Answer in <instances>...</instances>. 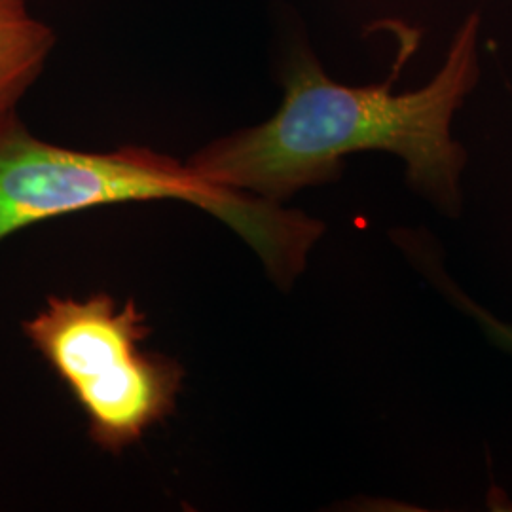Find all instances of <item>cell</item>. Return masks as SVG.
<instances>
[{"instance_id":"1","label":"cell","mask_w":512,"mask_h":512,"mask_svg":"<svg viewBox=\"0 0 512 512\" xmlns=\"http://www.w3.org/2000/svg\"><path fill=\"white\" fill-rule=\"evenodd\" d=\"M478 35L480 16L471 14L439 73L406 93L393 92V84L412 42L385 82L359 88L334 82L313 55H296L270 120L220 137L186 164L228 190L283 203L304 188L336 181L351 154L389 152L403 160L416 192L456 217L467 152L454 139L452 122L480 76Z\"/></svg>"},{"instance_id":"2","label":"cell","mask_w":512,"mask_h":512,"mask_svg":"<svg viewBox=\"0 0 512 512\" xmlns=\"http://www.w3.org/2000/svg\"><path fill=\"white\" fill-rule=\"evenodd\" d=\"M190 203L228 224L281 289L306 268L325 224L281 203L228 190L150 148L80 152L35 137L16 110L0 114V241L37 222L112 203Z\"/></svg>"},{"instance_id":"3","label":"cell","mask_w":512,"mask_h":512,"mask_svg":"<svg viewBox=\"0 0 512 512\" xmlns=\"http://www.w3.org/2000/svg\"><path fill=\"white\" fill-rule=\"evenodd\" d=\"M21 329L71 391L101 450L120 454L175 412L184 368L143 348L152 327L133 300L50 296Z\"/></svg>"},{"instance_id":"4","label":"cell","mask_w":512,"mask_h":512,"mask_svg":"<svg viewBox=\"0 0 512 512\" xmlns=\"http://www.w3.org/2000/svg\"><path fill=\"white\" fill-rule=\"evenodd\" d=\"M54 44V31L31 14L27 0H0V114L16 110Z\"/></svg>"},{"instance_id":"5","label":"cell","mask_w":512,"mask_h":512,"mask_svg":"<svg viewBox=\"0 0 512 512\" xmlns=\"http://www.w3.org/2000/svg\"><path fill=\"white\" fill-rule=\"evenodd\" d=\"M427 274L431 275V277L435 279V283H439L440 287L446 291V294H448L450 298H454L463 310L469 311V313L475 317L476 321H480V325L486 329V332L494 338L495 342H497L501 348H505L512 353V327L505 325L503 321H497L488 311L478 308L465 294H461V291L456 289V287L446 279V274L440 270L439 264H433V266L427 270Z\"/></svg>"}]
</instances>
